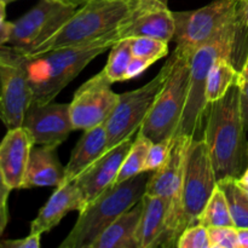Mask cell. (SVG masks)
Wrapping results in <instances>:
<instances>
[{
	"label": "cell",
	"instance_id": "obj_1",
	"mask_svg": "<svg viewBox=\"0 0 248 248\" xmlns=\"http://www.w3.org/2000/svg\"><path fill=\"white\" fill-rule=\"evenodd\" d=\"M247 34L248 28L239 12L234 21L228 23L217 35L193 53L188 96L174 137L189 136L194 140L201 138L200 132L205 126L203 124L210 108V104L206 101L208 73L213 63L222 57L229 58L236 67V57L240 55V50L245 44Z\"/></svg>",
	"mask_w": 248,
	"mask_h": 248
},
{
	"label": "cell",
	"instance_id": "obj_2",
	"mask_svg": "<svg viewBox=\"0 0 248 248\" xmlns=\"http://www.w3.org/2000/svg\"><path fill=\"white\" fill-rule=\"evenodd\" d=\"M202 132L217 181L240 178L248 161L246 128L241 111V90L237 82L222 98L210 104Z\"/></svg>",
	"mask_w": 248,
	"mask_h": 248
},
{
	"label": "cell",
	"instance_id": "obj_3",
	"mask_svg": "<svg viewBox=\"0 0 248 248\" xmlns=\"http://www.w3.org/2000/svg\"><path fill=\"white\" fill-rule=\"evenodd\" d=\"M118 29L92 43L27 56V74L33 91L31 103L52 102L92 60L120 40Z\"/></svg>",
	"mask_w": 248,
	"mask_h": 248
},
{
	"label": "cell",
	"instance_id": "obj_4",
	"mask_svg": "<svg viewBox=\"0 0 248 248\" xmlns=\"http://www.w3.org/2000/svg\"><path fill=\"white\" fill-rule=\"evenodd\" d=\"M152 172L114 183L79 212L77 223L65 236L61 248H92L99 235L123 213L142 200Z\"/></svg>",
	"mask_w": 248,
	"mask_h": 248
},
{
	"label": "cell",
	"instance_id": "obj_5",
	"mask_svg": "<svg viewBox=\"0 0 248 248\" xmlns=\"http://www.w3.org/2000/svg\"><path fill=\"white\" fill-rule=\"evenodd\" d=\"M138 4L140 0H87L50 39L27 56L98 40L118 29Z\"/></svg>",
	"mask_w": 248,
	"mask_h": 248
},
{
	"label": "cell",
	"instance_id": "obj_6",
	"mask_svg": "<svg viewBox=\"0 0 248 248\" xmlns=\"http://www.w3.org/2000/svg\"><path fill=\"white\" fill-rule=\"evenodd\" d=\"M173 57V65L166 82L138 130L153 143L174 137L186 107L191 55L174 48Z\"/></svg>",
	"mask_w": 248,
	"mask_h": 248
},
{
	"label": "cell",
	"instance_id": "obj_7",
	"mask_svg": "<svg viewBox=\"0 0 248 248\" xmlns=\"http://www.w3.org/2000/svg\"><path fill=\"white\" fill-rule=\"evenodd\" d=\"M173 61L172 53L154 79L140 89L120 93L118 104L104 124L107 130V150L132 137L133 133L140 130L166 82Z\"/></svg>",
	"mask_w": 248,
	"mask_h": 248
},
{
	"label": "cell",
	"instance_id": "obj_8",
	"mask_svg": "<svg viewBox=\"0 0 248 248\" xmlns=\"http://www.w3.org/2000/svg\"><path fill=\"white\" fill-rule=\"evenodd\" d=\"M217 183L207 144L203 138H195L191 140L186 153L182 186L179 234L190 225L198 224L199 216L205 208Z\"/></svg>",
	"mask_w": 248,
	"mask_h": 248
},
{
	"label": "cell",
	"instance_id": "obj_9",
	"mask_svg": "<svg viewBox=\"0 0 248 248\" xmlns=\"http://www.w3.org/2000/svg\"><path fill=\"white\" fill-rule=\"evenodd\" d=\"M239 0H215L194 11L173 12L177 50L193 53L237 17Z\"/></svg>",
	"mask_w": 248,
	"mask_h": 248
},
{
	"label": "cell",
	"instance_id": "obj_10",
	"mask_svg": "<svg viewBox=\"0 0 248 248\" xmlns=\"http://www.w3.org/2000/svg\"><path fill=\"white\" fill-rule=\"evenodd\" d=\"M27 55L14 46H0L1 98L0 120L7 130L22 126L27 109L33 101V91L27 74Z\"/></svg>",
	"mask_w": 248,
	"mask_h": 248
},
{
	"label": "cell",
	"instance_id": "obj_11",
	"mask_svg": "<svg viewBox=\"0 0 248 248\" xmlns=\"http://www.w3.org/2000/svg\"><path fill=\"white\" fill-rule=\"evenodd\" d=\"M77 10L50 0H40L33 9L12 22L9 44L29 55L50 39Z\"/></svg>",
	"mask_w": 248,
	"mask_h": 248
},
{
	"label": "cell",
	"instance_id": "obj_12",
	"mask_svg": "<svg viewBox=\"0 0 248 248\" xmlns=\"http://www.w3.org/2000/svg\"><path fill=\"white\" fill-rule=\"evenodd\" d=\"M120 94L111 90V82L99 72L75 91L70 102V118L75 130H89L106 124L118 104Z\"/></svg>",
	"mask_w": 248,
	"mask_h": 248
},
{
	"label": "cell",
	"instance_id": "obj_13",
	"mask_svg": "<svg viewBox=\"0 0 248 248\" xmlns=\"http://www.w3.org/2000/svg\"><path fill=\"white\" fill-rule=\"evenodd\" d=\"M23 127L28 130L34 144H62L75 130L70 118L69 103H31L24 115Z\"/></svg>",
	"mask_w": 248,
	"mask_h": 248
},
{
	"label": "cell",
	"instance_id": "obj_14",
	"mask_svg": "<svg viewBox=\"0 0 248 248\" xmlns=\"http://www.w3.org/2000/svg\"><path fill=\"white\" fill-rule=\"evenodd\" d=\"M174 28L173 12L167 9V5L140 0L137 9L119 27L118 35L120 40L147 36L170 43L173 39Z\"/></svg>",
	"mask_w": 248,
	"mask_h": 248
},
{
	"label": "cell",
	"instance_id": "obj_15",
	"mask_svg": "<svg viewBox=\"0 0 248 248\" xmlns=\"http://www.w3.org/2000/svg\"><path fill=\"white\" fill-rule=\"evenodd\" d=\"M133 140H135L130 137L111 149L107 150L75 179V184L81 193L84 207L93 201L104 189L114 184Z\"/></svg>",
	"mask_w": 248,
	"mask_h": 248
},
{
	"label": "cell",
	"instance_id": "obj_16",
	"mask_svg": "<svg viewBox=\"0 0 248 248\" xmlns=\"http://www.w3.org/2000/svg\"><path fill=\"white\" fill-rule=\"evenodd\" d=\"M34 140L26 127L10 128L0 142V170L7 186L22 189Z\"/></svg>",
	"mask_w": 248,
	"mask_h": 248
},
{
	"label": "cell",
	"instance_id": "obj_17",
	"mask_svg": "<svg viewBox=\"0 0 248 248\" xmlns=\"http://www.w3.org/2000/svg\"><path fill=\"white\" fill-rule=\"evenodd\" d=\"M84 208L81 193L75 182L56 188L47 202L39 211L35 219L31 223V234L43 235L51 232L64 216L73 211H81Z\"/></svg>",
	"mask_w": 248,
	"mask_h": 248
},
{
	"label": "cell",
	"instance_id": "obj_18",
	"mask_svg": "<svg viewBox=\"0 0 248 248\" xmlns=\"http://www.w3.org/2000/svg\"><path fill=\"white\" fill-rule=\"evenodd\" d=\"M55 145H34L29 156L23 188L58 186L64 179V167L61 164Z\"/></svg>",
	"mask_w": 248,
	"mask_h": 248
},
{
	"label": "cell",
	"instance_id": "obj_19",
	"mask_svg": "<svg viewBox=\"0 0 248 248\" xmlns=\"http://www.w3.org/2000/svg\"><path fill=\"white\" fill-rule=\"evenodd\" d=\"M107 152L106 125L85 130L81 138L73 149L69 162L64 167V179L61 186L75 181L84 171H86L97 159Z\"/></svg>",
	"mask_w": 248,
	"mask_h": 248
},
{
	"label": "cell",
	"instance_id": "obj_20",
	"mask_svg": "<svg viewBox=\"0 0 248 248\" xmlns=\"http://www.w3.org/2000/svg\"><path fill=\"white\" fill-rule=\"evenodd\" d=\"M143 211L136 241L138 248H156L165 232L170 203L161 196H143Z\"/></svg>",
	"mask_w": 248,
	"mask_h": 248
},
{
	"label": "cell",
	"instance_id": "obj_21",
	"mask_svg": "<svg viewBox=\"0 0 248 248\" xmlns=\"http://www.w3.org/2000/svg\"><path fill=\"white\" fill-rule=\"evenodd\" d=\"M143 199V198H142ZM143 211V200L114 220L92 245V248H138L136 235Z\"/></svg>",
	"mask_w": 248,
	"mask_h": 248
},
{
	"label": "cell",
	"instance_id": "obj_22",
	"mask_svg": "<svg viewBox=\"0 0 248 248\" xmlns=\"http://www.w3.org/2000/svg\"><path fill=\"white\" fill-rule=\"evenodd\" d=\"M239 69L229 58H218L213 63L207 77L206 85V101L208 104L222 98L228 90L237 82Z\"/></svg>",
	"mask_w": 248,
	"mask_h": 248
},
{
	"label": "cell",
	"instance_id": "obj_23",
	"mask_svg": "<svg viewBox=\"0 0 248 248\" xmlns=\"http://www.w3.org/2000/svg\"><path fill=\"white\" fill-rule=\"evenodd\" d=\"M199 224L210 227H235L230 213L229 203L224 191L218 186L213 190L212 195L208 199L205 208L198 218Z\"/></svg>",
	"mask_w": 248,
	"mask_h": 248
},
{
	"label": "cell",
	"instance_id": "obj_24",
	"mask_svg": "<svg viewBox=\"0 0 248 248\" xmlns=\"http://www.w3.org/2000/svg\"><path fill=\"white\" fill-rule=\"evenodd\" d=\"M227 196L232 222L236 228H248V193L237 182V178H224L218 181Z\"/></svg>",
	"mask_w": 248,
	"mask_h": 248
},
{
	"label": "cell",
	"instance_id": "obj_25",
	"mask_svg": "<svg viewBox=\"0 0 248 248\" xmlns=\"http://www.w3.org/2000/svg\"><path fill=\"white\" fill-rule=\"evenodd\" d=\"M152 144V140L138 131L137 136H136L125 160L121 165V169L114 183H120V182L126 181L131 177L142 173L143 169H144L145 160H147L148 152H149Z\"/></svg>",
	"mask_w": 248,
	"mask_h": 248
},
{
	"label": "cell",
	"instance_id": "obj_26",
	"mask_svg": "<svg viewBox=\"0 0 248 248\" xmlns=\"http://www.w3.org/2000/svg\"><path fill=\"white\" fill-rule=\"evenodd\" d=\"M132 56L131 39H121L111 46L108 62L103 69L104 74L110 80L111 84L125 80L126 70Z\"/></svg>",
	"mask_w": 248,
	"mask_h": 248
},
{
	"label": "cell",
	"instance_id": "obj_27",
	"mask_svg": "<svg viewBox=\"0 0 248 248\" xmlns=\"http://www.w3.org/2000/svg\"><path fill=\"white\" fill-rule=\"evenodd\" d=\"M131 50L133 56L145 58L155 63L169 53V43L159 39L138 36L131 39Z\"/></svg>",
	"mask_w": 248,
	"mask_h": 248
},
{
	"label": "cell",
	"instance_id": "obj_28",
	"mask_svg": "<svg viewBox=\"0 0 248 248\" xmlns=\"http://www.w3.org/2000/svg\"><path fill=\"white\" fill-rule=\"evenodd\" d=\"M177 248H210L208 230L202 224H193L186 228L176 244Z\"/></svg>",
	"mask_w": 248,
	"mask_h": 248
},
{
	"label": "cell",
	"instance_id": "obj_29",
	"mask_svg": "<svg viewBox=\"0 0 248 248\" xmlns=\"http://www.w3.org/2000/svg\"><path fill=\"white\" fill-rule=\"evenodd\" d=\"M173 143L174 137L166 138V140H160V142L153 143L149 152H148L143 172H154L157 169H160L166 162V160L169 159Z\"/></svg>",
	"mask_w": 248,
	"mask_h": 248
},
{
	"label": "cell",
	"instance_id": "obj_30",
	"mask_svg": "<svg viewBox=\"0 0 248 248\" xmlns=\"http://www.w3.org/2000/svg\"><path fill=\"white\" fill-rule=\"evenodd\" d=\"M210 248H239L236 227H210Z\"/></svg>",
	"mask_w": 248,
	"mask_h": 248
},
{
	"label": "cell",
	"instance_id": "obj_31",
	"mask_svg": "<svg viewBox=\"0 0 248 248\" xmlns=\"http://www.w3.org/2000/svg\"><path fill=\"white\" fill-rule=\"evenodd\" d=\"M41 235L31 234L23 239L4 240L0 241V248H39L40 247Z\"/></svg>",
	"mask_w": 248,
	"mask_h": 248
},
{
	"label": "cell",
	"instance_id": "obj_32",
	"mask_svg": "<svg viewBox=\"0 0 248 248\" xmlns=\"http://www.w3.org/2000/svg\"><path fill=\"white\" fill-rule=\"evenodd\" d=\"M152 64H154V63L145 60V58L132 56L130 63H128L127 70H126L125 80H130L133 79V78L140 77V75L142 74V73H144Z\"/></svg>",
	"mask_w": 248,
	"mask_h": 248
},
{
	"label": "cell",
	"instance_id": "obj_33",
	"mask_svg": "<svg viewBox=\"0 0 248 248\" xmlns=\"http://www.w3.org/2000/svg\"><path fill=\"white\" fill-rule=\"evenodd\" d=\"M240 90H241L242 101H248V53L245 58L241 69L239 72V79H237Z\"/></svg>",
	"mask_w": 248,
	"mask_h": 248
},
{
	"label": "cell",
	"instance_id": "obj_34",
	"mask_svg": "<svg viewBox=\"0 0 248 248\" xmlns=\"http://www.w3.org/2000/svg\"><path fill=\"white\" fill-rule=\"evenodd\" d=\"M12 22L2 21L0 22V46L9 44L10 35H11Z\"/></svg>",
	"mask_w": 248,
	"mask_h": 248
},
{
	"label": "cell",
	"instance_id": "obj_35",
	"mask_svg": "<svg viewBox=\"0 0 248 248\" xmlns=\"http://www.w3.org/2000/svg\"><path fill=\"white\" fill-rule=\"evenodd\" d=\"M11 190L12 189L6 184L1 170H0V205H7V199H9Z\"/></svg>",
	"mask_w": 248,
	"mask_h": 248
},
{
	"label": "cell",
	"instance_id": "obj_36",
	"mask_svg": "<svg viewBox=\"0 0 248 248\" xmlns=\"http://www.w3.org/2000/svg\"><path fill=\"white\" fill-rule=\"evenodd\" d=\"M239 248H248V228H237Z\"/></svg>",
	"mask_w": 248,
	"mask_h": 248
},
{
	"label": "cell",
	"instance_id": "obj_37",
	"mask_svg": "<svg viewBox=\"0 0 248 248\" xmlns=\"http://www.w3.org/2000/svg\"><path fill=\"white\" fill-rule=\"evenodd\" d=\"M237 7H239V12L242 21H244V23L246 24L248 28V0H239L237 1Z\"/></svg>",
	"mask_w": 248,
	"mask_h": 248
},
{
	"label": "cell",
	"instance_id": "obj_38",
	"mask_svg": "<svg viewBox=\"0 0 248 248\" xmlns=\"http://www.w3.org/2000/svg\"><path fill=\"white\" fill-rule=\"evenodd\" d=\"M7 220H9V211H7V205H0V235L2 234L4 229L6 228Z\"/></svg>",
	"mask_w": 248,
	"mask_h": 248
},
{
	"label": "cell",
	"instance_id": "obj_39",
	"mask_svg": "<svg viewBox=\"0 0 248 248\" xmlns=\"http://www.w3.org/2000/svg\"><path fill=\"white\" fill-rule=\"evenodd\" d=\"M50 1L58 2V4L65 5V6H72V7H79L82 6L87 0H50Z\"/></svg>",
	"mask_w": 248,
	"mask_h": 248
},
{
	"label": "cell",
	"instance_id": "obj_40",
	"mask_svg": "<svg viewBox=\"0 0 248 248\" xmlns=\"http://www.w3.org/2000/svg\"><path fill=\"white\" fill-rule=\"evenodd\" d=\"M241 111H242V120L246 131H248V101H242L241 98Z\"/></svg>",
	"mask_w": 248,
	"mask_h": 248
},
{
	"label": "cell",
	"instance_id": "obj_41",
	"mask_svg": "<svg viewBox=\"0 0 248 248\" xmlns=\"http://www.w3.org/2000/svg\"><path fill=\"white\" fill-rule=\"evenodd\" d=\"M6 5L4 1L0 0V22L5 21V16H6Z\"/></svg>",
	"mask_w": 248,
	"mask_h": 248
},
{
	"label": "cell",
	"instance_id": "obj_42",
	"mask_svg": "<svg viewBox=\"0 0 248 248\" xmlns=\"http://www.w3.org/2000/svg\"><path fill=\"white\" fill-rule=\"evenodd\" d=\"M237 181H239L240 183L248 184V165H247L246 169H245V171L242 172L241 176H240V178H237Z\"/></svg>",
	"mask_w": 248,
	"mask_h": 248
},
{
	"label": "cell",
	"instance_id": "obj_43",
	"mask_svg": "<svg viewBox=\"0 0 248 248\" xmlns=\"http://www.w3.org/2000/svg\"><path fill=\"white\" fill-rule=\"evenodd\" d=\"M149 1L157 2V4H162V5H167V0H149Z\"/></svg>",
	"mask_w": 248,
	"mask_h": 248
},
{
	"label": "cell",
	"instance_id": "obj_44",
	"mask_svg": "<svg viewBox=\"0 0 248 248\" xmlns=\"http://www.w3.org/2000/svg\"><path fill=\"white\" fill-rule=\"evenodd\" d=\"M237 182H239V181H237ZM239 184H240V186H242V188H244V189H245V190H246V191H247V193H248V184H244V183H240V182H239Z\"/></svg>",
	"mask_w": 248,
	"mask_h": 248
},
{
	"label": "cell",
	"instance_id": "obj_45",
	"mask_svg": "<svg viewBox=\"0 0 248 248\" xmlns=\"http://www.w3.org/2000/svg\"><path fill=\"white\" fill-rule=\"evenodd\" d=\"M1 87H2V82H1V73H0V98H1Z\"/></svg>",
	"mask_w": 248,
	"mask_h": 248
},
{
	"label": "cell",
	"instance_id": "obj_46",
	"mask_svg": "<svg viewBox=\"0 0 248 248\" xmlns=\"http://www.w3.org/2000/svg\"><path fill=\"white\" fill-rule=\"evenodd\" d=\"M1 1H4L5 4H9V2H12V1H16V0H1Z\"/></svg>",
	"mask_w": 248,
	"mask_h": 248
},
{
	"label": "cell",
	"instance_id": "obj_47",
	"mask_svg": "<svg viewBox=\"0 0 248 248\" xmlns=\"http://www.w3.org/2000/svg\"><path fill=\"white\" fill-rule=\"evenodd\" d=\"M246 156H247V161H248V142H247V148H246Z\"/></svg>",
	"mask_w": 248,
	"mask_h": 248
}]
</instances>
